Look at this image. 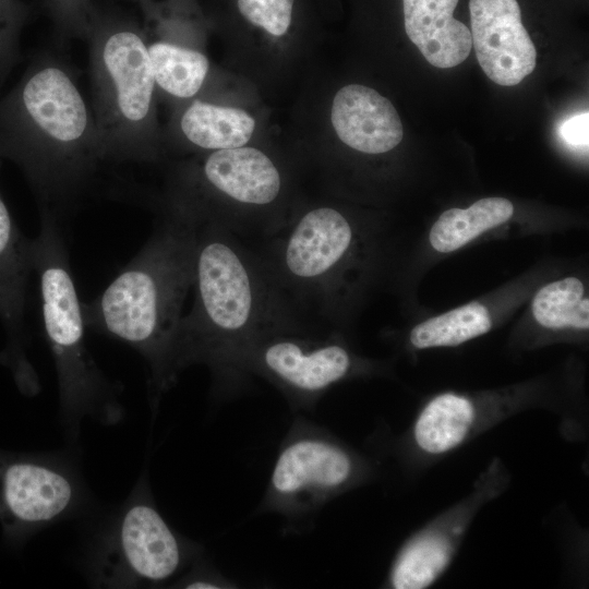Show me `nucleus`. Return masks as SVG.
Returning a JSON list of instances; mask_svg holds the SVG:
<instances>
[{
  "label": "nucleus",
  "instance_id": "obj_1",
  "mask_svg": "<svg viewBox=\"0 0 589 589\" xmlns=\"http://www.w3.org/2000/svg\"><path fill=\"white\" fill-rule=\"evenodd\" d=\"M0 156L20 166L40 203L58 216L105 161L91 105L70 64L44 51L0 97Z\"/></svg>",
  "mask_w": 589,
  "mask_h": 589
},
{
  "label": "nucleus",
  "instance_id": "obj_2",
  "mask_svg": "<svg viewBox=\"0 0 589 589\" xmlns=\"http://www.w3.org/2000/svg\"><path fill=\"white\" fill-rule=\"evenodd\" d=\"M196 223L194 301L176 333L172 371L177 378L187 366L205 364L225 384L253 340L308 325L281 298L253 248L217 224Z\"/></svg>",
  "mask_w": 589,
  "mask_h": 589
},
{
  "label": "nucleus",
  "instance_id": "obj_3",
  "mask_svg": "<svg viewBox=\"0 0 589 589\" xmlns=\"http://www.w3.org/2000/svg\"><path fill=\"white\" fill-rule=\"evenodd\" d=\"M197 223L173 207L137 255L93 302L87 327L127 342L147 362L156 402L176 382L172 349L194 281Z\"/></svg>",
  "mask_w": 589,
  "mask_h": 589
},
{
  "label": "nucleus",
  "instance_id": "obj_4",
  "mask_svg": "<svg viewBox=\"0 0 589 589\" xmlns=\"http://www.w3.org/2000/svg\"><path fill=\"white\" fill-rule=\"evenodd\" d=\"M91 108L105 161L155 157L156 85L137 17L95 1L85 37Z\"/></svg>",
  "mask_w": 589,
  "mask_h": 589
},
{
  "label": "nucleus",
  "instance_id": "obj_5",
  "mask_svg": "<svg viewBox=\"0 0 589 589\" xmlns=\"http://www.w3.org/2000/svg\"><path fill=\"white\" fill-rule=\"evenodd\" d=\"M361 233L342 212L320 205L289 218L254 250L300 320L339 323L368 255Z\"/></svg>",
  "mask_w": 589,
  "mask_h": 589
},
{
  "label": "nucleus",
  "instance_id": "obj_6",
  "mask_svg": "<svg viewBox=\"0 0 589 589\" xmlns=\"http://www.w3.org/2000/svg\"><path fill=\"white\" fill-rule=\"evenodd\" d=\"M40 211V231L31 241L32 266L39 278L43 322L56 365L61 419L74 437L85 417L110 424L120 419L122 408L116 387L87 349L84 308L72 277L58 216Z\"/></svg>",
  "mask_w": 589,
  "mask_h": 589
},
{
  "label": "nucleus",
  "instance_id": "obj_7",
  "mask_svg": "<svg viewBox=\"0 0 589 589\" xmlns=\"http://www.w3.org/2000/svg\"><path fill=\"white\" fill-rule=\"evenodd\" d=\"M310 329L290 327L260 336L236 358L231 380L255 373L293 401H314L350 374L353 357L340 342Z\"/></svg>",
  "mask_w": 589,
  "mask_h": 589
},
{
  "label": "nucleus",
  "instance_id": "obj_8",
  "mask_svg": "<svg viewBox=\"0 0 589 589\" xmlns=\"http://www.w3.org/2000/svg\"><path fill=\"white\" fill-rule=\"evenodd\" d=\"M137 489L95 552L94 575L100 584H160L187 561L184 543L144 490Z\"/></svg>",
  "mask_w": 589,
  "mask_h": 589
},
{
  "label": "nucleus",
  "instance_id": "obj_9",
  "mask_svg": "<svg viewBox=\"0 0 589 589\" xmlns=\"http://www.w3.org/2000/svg\"><path fill=\"white\" fill-rule=\"evenodd\" d=\"M80 500V483L64 464L0 449V522L11 545L73 512Z\"/></svg>",
  "mask_w": 589,
  "mask_h": 589
},
{
  "label": "nucleus",
  "instance_id": "obj_10",
  "mask_svg": "<svg viewBox=\"0 0 589 589\" xmlns=\"http://www.w3.org/2000/svg\"><path fill=\"white\" fill-rule=\"evenodd\" d=\"M354 472L347 450L318 434L290 437L274 464L268 506L303 510L322 504L344 489Z\"/></svg>",
  "mask_w": 589,
  "mask_h": 589
},
{
  "label": "nucleus",
  "instance_id": "obj_11",
  "mask_svg": "<svg viewBox=\"0 0 589 589\" xmlns=\"http://www.w3.org/2000/svg\"><path fill=\"white\" fill-rule=\"evenodd\" d=\"M189 177V189L211 192L240 209L248 208L254 218L259 237L262 232L253 209L259 211L271 235L274 229L261 209L274 206L283 191V178L274 161L262 151L240 146L211 153ZM269 235V236H271Z\"/></svg>",
  "mask_w": 589,
  "mask_h": 589
},
{
  "label": "nucleus",
  "instance_id": "obj_12",
  "mask_svg": "<svg viewBox=\"0 0 589 589\" xmlns=\"http://www.w3.org/2000/svg\"><path fill=\"white\" fill-rule=\"evenodd\" d=\"M471 41L483 72L502 86L519 84L536 68L537 51L517 0H470Z\"/></svg>",
  "mask_w": 589,
  "mask_h": 589
},
{
  "label": "nucleus",
  "instance_id": "obj_13",
  "mask_svg": "<svg viewBox=\"0 0 589 589\" xmlns=\"http://www.w3.org/2000/svg\"><path fill=\"white\" fill-rule=\"evenodd\" d=\"M330 120L339 140L361 153H386L402 140V124L393 104L364 85L349 84L336 93Z\"/></svg>",
  "mask_w": 589,
  "mask_h": 589
},
{
  "label": "nucleus",
  "instance_id": "obj_14",
  "mask_svg": "<svg viewBox=\"0 0 589 589\" xmlns=\"http://www.w3.org/2000/svg\"><path fill=\"white\" fill-rule=\"evenodd\" d=\"M32 266L31 241H24L0 195V315L12 335L11 363L16 378L34 373L22 345L26 279Z\"/></svg>",
  "mask_w": 589,
  "mask_h": 589
},
{
  "label": "nucleus",
  "instance_id": "obj_15",
  "mask_svg": "<svg viewBox=\"0 0 589 589\" xmlns=\"http://www.w3.org/2000/svg\"><path fill=\"white\" fill-rule=\"evenodd\" d=\"M458 0H402L407 36L436 68L456 67L471 51L470 29L453 15Z\"/></svg>",
  "mask_w": 589,
  "mask_h": 589
},
{
  "label": "nucleus",
  "instance_id": "obj_16",
  "mask_svg": "<svg viewBox=\"0 0 589 589\" xmlns=\"http://www.w3.org/2000/svg\"><path fill=\"white\" fill-rule=\"evenodd\" d=\"M179 130L187 142L202 149H227L247 144L255 121L244 110L192 100L179 118Z\"/></svg>",
  "mask_w": 589,
  "mask_h": 589
},
{
  "label": "nucleus",
  "instance_id": "obj_17",
  "mask_svg": "<svg viewBox=\"0 0 589 589\" xmlns=\"http://www.w3.org/2000/svg\"><path fill=\"white\" fill-rule=\"evenodd\" d=\"M513 203L504 197H484L467 208H449L430 230L429 241L441 253L458 250L481 233L512 218Z\"/></svg>",
  "mask_w": 589,
  "mask_h": 589
},
{
  "label": "nucleus",
  "instance_id": "obj_18",
  "mask_svg": "<svg viewBox=\"0 0 589 589\" xmlns=\"http://www.w3.org/2000/svg\"><path fill=\"white\" fill-rule=\"evenodd\" d=\"M146 48L156 88L179 99L201 91L209 70L204 53L166 39L146 40Z\"/></svg>",
  "mask_w": 589,
  "mask_h": 589
},
{
  "label": "nucleus",
  "instance_id": "obj_19",
  "mask_svg": "<svg viewBox=\"0 0 589 589\" xmlns=\"http://www.w3.org/2000/svg\"><path fill=\"white\" fill-rule=\"evenodd\" d=\"M474 418L472 404L455 394L432 399L414 425V440L430 454H442L459 445L471 429Z\"/></svg>",
  "mask_w": 589,
  "mask_h": 589
},
{
  "label": "nucleus",
  "instance_id": "obj_20",
  "mask_svg": "<svg viewBox=\"0 0 589 589\" xmlns=\"http://www.w3.org/2000/svg\"><path fill=\"white\" fill-rule=\"evenodd\" d=\"M491 326L488 309L471 302L419 323L409 338L419 349L457 346L488 333Z\"/></svg>",
  "mask_w": 589,
  "mask_h": 589
},
{
  "label": "nucleus",
  "instance_id": "obj_21",
  "mask_svg": "<svg viewBox=\"0 0 589 589\" xmlns=\"http://www.w3.org/2000/svg\"><path fill=\"white\" fill-rule=\"evenodd\" d=\"M531 308L534 320L543 327H589V300L584 284L576 277L554 280L540 288Z\"/></svg>",
  "mask_w": 589,
  "mask_h": 589
},
{
  "label": "nucleus",
  "instance_id": "obj_22",
  "mask_svg": "<svg viewBox=\"0 0 589 589\" xmlns=\"http://www.w3.org/2000/svg\"><path fill=\"white\" fill-rule=\"evenodd\" d=\"M452 555L447 540L426 534L411 542L397 558L392 585L397 589H422L430 586L445 569Z\"/></svg>",
  "mask_w": 589,
  "mask_h": 589
},
{
  "label": "nucleus",
  "instance_id": "obj_23",
  "mask_svg": "<svg viewBox=\"0 0 589 589\" xmlns=\"http://www.w3.org/2000/svg\"><path fill=\"white\" fill-rule=\"evenodd\" d=\"M94 0H40L56 45L67 46L75 39L85 40Z\"/></svg>",
  "mask_w": 589,
  "mask_h": 589
},
{
  "label": "nucleus",
  "instance_id": "obj_24",
  "mask_svg": "<svg viewBox=\"0 0 589 589\" xmlns=\"http://www.w3.org/2000/svg\"><path fill=\"white\" fill-rule=\"evenodd\" d=\"M31 14L32 7L22 0H0V94L21 60V34Z\"/></svg>",
  "mask_w": 589,
  "mask_h": 589
},
{
  "label": "nucleus",
  "instance_id": "obj_25",
  "mask_svg": "<svg viewBox=\"0 0 589 589\" xmlns=\"http://www.w3.org/2000/svg\"><path fill=\"white\" fill-rule=\"evenodd\" d=\"M238 7L253 25L273 36H283L291 23L293 0H238Z\"/></svg>",
  "mask_w": 589,
  "mask_h": 589
},
{
  "label": "nucleus",
  "instance_id": "obj_26",
  "mask_svg": "<svg viewBox=\"0 0 589 589\" xmlns=\"http://www.w3.org/2000/svg\"><path fill=\"white\" fill-rule=\"evenodd\" d=\"M588 112L574 116L561 125L560 134L566 144L574 148H588Z\"/></svg>",
  "mask_w": 589,
  "mask_h": 589
},
{
  "label": "nucleus",
  "instance_id": "obj_27",
  "mask_svg": "<svg viewBox=\"0 0 589 589\" xmlns=\"http://www.w3.org/2000/svg\"><path fill=\"white\" fill-rule=\"evenodd\" d=\"M219 581L215 580L211 576H192L189 580L184 582L185 588L193 589H209V588H221Z\"/></svg>",
  "mask_w": 589,
  "mask_h": 589
}]
</instances>
